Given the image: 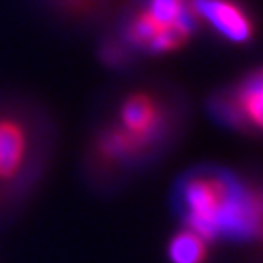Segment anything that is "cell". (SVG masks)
Returning <instances> with one entry per match:
<instances>
[{
	"label": "cell",
	"instance_id": "1",
	"mask_svg": "<svg viewBox=\"0 0 263 263\" xmlns=\"http://www.w3.org/2000/svg\"><path fill=\"white\" fill-rule=\"evenodd\" d=\"M224 186L222 183L214 181H193L186 186L185 197L190 207V224L193 226L198 238L215 234V215H217L219 205L222 202Z\"/></svg>",
	"mask_w": 263,
	"mask_h": 263
},
{
	"label": "cell",
	"instance_id": "2",
	"mask_svg": "<svg viewBox=\"0 0 263 263\" xmlns=\"http://www.w3.org/2000/svg\"><path fill=\"white\" fill-rule=\"evenodd\" d=\"M193 10L209 19L214 28L231 41L243 43L251 36L248 17L228 0H193Z\"/></svg>",
	"mask_w": 263,
	"mask_h": 263
},
{
	"label": "cell",
	"instance_id": "3",
	"mask_svg": "<svg viewBox=\"0 0 263 263\" xmlns=\"http://www.w3.org/2000/svg\"><path fill=\"white\" fill-rule=\"evenodd\" d=\"M24 154V135L19 125L0 122V176H12Z\"/></svg>",
	"mask_w": 263,
	"mask_h": 263
},
{
	"label": "cell",
	"instance_id": "4",
	"mask_svg": "<svg viewBox=\"0 0 263 263\" xmlns=\"http://www.w3.org/2000/svg\"><path fill=\"white\" fill-rule=\"evenodd\" d=\"M156 109L154 104L147 96H134L130 98L123 108V122L127 125L130 134L144 135L154 125Z\"/></svg>",
	"mask_w": 263,
	"mask_h": 263
},
{
	"label": "cell",
	"instance_id": "5",
	"mask_svg": "<svg viewBox=\"0 0 263 263\" xmlns=\"http://www.w3.org/2000/svg\"><path fill=\"white\" fill-rule=\"evenodd\" d=\"M170 256L175 263H202L205 258L202 239L193 233L178 234L170 246Z\"/></svg>",
	"mask_w": 263,
	"mask_h": 263
},
{
	"label": "cell",
	"instance_id": "6",
	"mask_svg": "<svg viewBox=\"0 0 263 263\" xmlns=\"http://www.w3.org/2000/svg\"><path fill=\"white\" fill-rule=\"evenodd\" d=\"M241 108L245 115L253 120L256 125H261V106H263V94H261V79L255 77V81L250 82V86L241 92Z\"/></svg>",
	"mask_w": 263,
	"mask_h": 263
},
{
	"label": "cell",
	"instance_id": "7",
	"mask_svg": "<svg viewBox=\"0 0 263 263\" xmlns=\"http://www.w3.org/2000/svg\"><path fill=\"white\" fill-rule=\"evenodd\" d=\"M183 9V0H152L149 14L161 28H166L176 23Z\"/></svg>",
	"mask_w": 263,
	"mask_h": 263
},
{
	"label": "cell",
	"instance_id": "8",
	"mask_svg": "<svg viewBox=\"0 0 263 263\" xmlns=\"http://www.w3.org/2000/svg\"><path fill=\"white\" fill-rule=\"evenodd\" d=\"M190 34L185 28H181L180 24L175 23L171 26H166L159 31V34L152 40V43L149 45L152 50L156 51H166L171 48H176V46H181L185 43L186 36Z\"/></svg>",
	"mask_w": 263,
	"mask_h": 263
},
{
	"label": "cell",
	"instance_id": "9",
	"mask_svg": "<svg viewBox=\"0 0 263 263\" xmlns=\"http://www.w3.org/2000/svg\"><path fill=\"white\" fill-rule=\"evenodd\" d=\"M161 29L162 28L156 23L154 19H152V15L149 12H145L134 23V26H132V29H130V34H132V38L137 41V43L151 45L152 40L159 34Z\"/></svg>",
	"mask_w": 263,
	"mask_h": 263
}]
</instances>
